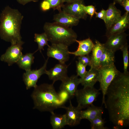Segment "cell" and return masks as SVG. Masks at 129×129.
<instances>
[{
  "instance_id": "obj_11",
  "label": "cell",
  "mask_w": 129,
  "mask_h": 129,
  "mask_svg": "<svg viewBox=\"0 0 129 129\" xmlns=\"http://www.w3.org/2000/svg\"><path fill=\"white\" fill-rule=\"evenodd\" d=\"M83 0L75 1L66 3L64 5L62 10L66 13L70 15L79 19L86 20L87 15L84 10Z\"/></svg>"
},
{
  "instance_id": "obj_8",
  "label": "cell",
  "mask_w": 129,
  "mask_h": 129,
  "mask_svg": "<svg viewBox=\"0 0 129 129\" xmlns=\"http://www.w3.org/2000/svg\"><path fill=\"white\" fill-rule=\"evenodd\" d=\"M45 61L43 66L39 69L31 70L26 71L23 75V80L26 86L27 89L37 86V83L38 79L43 75L45 74L48 59Z\"/></svg>"
},
{
  "instance_id": "obj_23",
  "label": "cell",
  "mask_w": 129,
  "mask_h": 129,
  "mask_svg": "<svg viewBox=\"0 0 129 129\" xmlns=\"http://www.w3.org/2000/svg\"><path fill=\"white\" fill-rule=\"evenodd\" d=\"M34 53L22 54L16 63L19 67L26 71L31 70L32 65L34 62V57L33 55Z\"/></svg>"
},
{
  "instance_id": "obj_31",
  "label": "cell",
  "mask_w": 129,
  "mask_h": 129,
  "mask_svg": "<svg viewBox=\"0 0 129 129\" xmlns=\"http://www.w3.org/2000/svg\"><path fill=\"white\" fill-rule=\"evenodd\" d=\"M83 8L86 13L90 16L91 18L93 16L96 11L95 6L92 5L86 6L84 5H83Z\"/></svg>"
},
{
  "instance_id": "obj_25",
  "label": "cell",
  "mask_w": 129,
  "mask_h": 129,
  "mask_svg": "<svg viewBox=\"0 0 129 129\" xmlns=\"http://www.w3.org/2000/svg\"><path fill=\"white\" fill-rule=\"evenodd\" d=\"M34 38L35 42L37 43L38 45V49L35 53L38 50L41 53L42 50H44L43 48L45 46H49L48 43V39L44 32L40 34L35 33Z\"/></svg>"
},
{
  "instance_id": "obj_16",
  "label": "cell",
  "mask_w": 129,
  "mask_h": 129,
  "mask_svg": "<svg viewBox=\"0 0 129 129\" xmlns=\"http://www.w3.org/2000/svg\"><path fill=\"white\" fill-rule=\"evenodd\" d=\"M115 4L114 2L110 4L106 10L105 23L106 29L117 21L122 16L121 11L116 7Z\"/></svg>"
},
{
  "instance_id": "obj_24",
  "label": "cell",
  "mask_w": 129,
  "mask_h": 129,
  "mask_svg": "<svg viewBox=\"0 0 129 129\" xmlns=\"http://www.w3.org/2000/svg\"><path fill=\"white\" fill-rule=\"evenodd\" d=\"M115 60V53L105 48L99 59V68L114 63Z\"/></svg>"
},
{
  "instance_id": "obj_34",
  "label": "cell",
  "mask_w": 129,
  "mask_h": 129,
  "mask_svg": "<svg viewBox=\"0 0 129 129\" xmlns=\"http://www.w3.org/2000/svg\"><path fill=\"white\" fill-rule=\"evenodd\" d=\"M121 5L124 7L126 12L129 13V0H123Z\"/></svg>"
},
{
  "instance_id": "obj_15",
  "label": "cell",
  "mask_w": 129,
  "mask_h": 129,
  "mask_svg": "<svg viewBox=\"0 0 129 129\" xmlns=\"http://www.w3.org/2000/svg\"><path fill=\"white\" fill-rule=\"evenodd\" d=\"M66 110L65 114L67 125L74 126L79 124L81 118L80 112L81 110L77 107L74 106L70 100V105L68 107L65 106L63 108Z\"/></svg>"
},
{
  "instance_id": "obj_18",
  "label": "cell",
  "mask_w": 129,
  "mask_h": 129,
  "mask_svg": "<svg viewBox=\"0 0 129 129\" xmlns=\"http://www.w3.org/2000/svg\"><path fill=\"white\" fill-rule=\"evenodd\" d=\"M99 79L98 68L92 67L87 71L84 77L81 78V84L84 87H94L96 83L99 82Z\"/></svg>"
},
{
  "instance_id": "obj_37",
  "label": "cell",
  "mask_w": 129,
  "mask_h": 129,
  "mask_svg": "<svg viewBox=\"0 0 129 129\" xmlns=\"http://www.w3.org/2000/svg\"><path fill=\"white\" fill-rule=\"evenodd\" d=\"M64 3L65 2L66 3H68L72 2L75 1L79 0H62Z\"/></svg>"
},
{
  "instance_id": "obj_20",
  "label": "cell",
  "mask_w": 129,
  "mask_h": 129,
  "mask_svg": "<svg viewBox=\"0 0 129 129\" xmlns=\"http://www.w3.org/2000/svg\"><path fill=\"white\" fill-rule=\"evenodd\" d=\"M86 108L85 110L81 111V119H86L90 122L97 117L102 116L103 113L102 108L96 106L93 104Z\"/></svg>"
},
{
  "instance_id": "obj_36",
  "label": "cell",
  "mask_w": 129,
  "mask_h": 129,
  "mask_svg": "<svg viewBox=\"0 0 129 129\" xmlns=\"http://www.w3.org/2000/svg\"><path fill=\"white\" fill-rule=\"evenodd\" d=\"M114 0V2L116 3H118L121 5L123 0Z\"/></svg>"
},
{
  "instance_id": "obj_26",
  "label": "cell",
  "mask_w": 129,
  "mask_h": 129,
  "mask_svg": "<svg viewBox=\"0 0 129 129\" xmlns=\"http://www.w3.org/2000/svg\"><path fill=\"white\" fill-rule=\"evenodd\" d=\"M90 122L91 129H109L104 126L105 122L102 118V116L97 117Z\"/></svg>"
},
{
  "instance_id": "obj_9",
  "label": "cell",
  "mask_w": 129,
  "mask_h": 129,
  "mask_svg": "<svg viewBox=\"0 0 129 129\" xmlns=\"http://www.w3.org/2000/svg\"><path fill=\"white\" fill-rule=\"evenodd\" d=\"M24 43L22 41L15 44L11 45L8 48L5 53L1 56V60L7 62L9 66L16 63L22 54V46Z\"/></svg>"
},
{
  "instance_id": "obj_28",
  "label": "cell",
  "mask_w": 129,
  "mask_h": 129,
  "mask_svg": "<svg viewBox=\"0 0 129 129\" xmlns=\"http://www.w3.org/2000/svg\"><path fill=\"white\" fill-rule=\"evenodd\" d=\"M48 2L49 3L51 8L54 10H58L60 11L62 10L64 5V2L62 0H44Z\"/></svg>"
},
{
  "instance_id": "obj_10",
  "label": "cell",
  "mask_w": 129,
  "mask_h": 129,
  "mask_svg": "<svg viewBox=\"0 0 129 129\" xmlns=\"http://www.w3.org/2000/svg\"><path fill=\"white\" fill-rule=\"evenodd\" d=\"M128 35L125 32L113 35L107 38L104 43L105 48L115 53L128 44Z\"/></svg>"
},
{
  "instance_id": "obj_21",
  "label": "cell",
  "mask_w": 129,
  "mask_h": 129,
  "mask_svg": "<svg viewBox=\"0 0 129 129\" xmlns=\"http://www.w3.org/2000/svg\"><path fill=\"white\" fill-rule=\"evenodd\" d=\"M105 48L104 44L96 40L95 44L91 51V55L93 66L97 68H99V59Z\"/></svg>"
},
{
  "instance_id": "obj_13",
  "label": "cell",
  "mask_w": 129,
  "mask_h": 129,
  "mask_svg": "<svg viewBox=\"0 0 129 129\" xmlns=\"http://www.w3.org/2000/svg\"><path fill=\"white\" fill-rule=\"evenodd\" d=\"M129 27V13L125 12L121 18L108 29L105 36L107 38L118 33L124 32Z\"/></svg>"
},
{
  "instance_id": "obj_1",
  "label": "cell",
  "mask_w": 129,
  "mask_h": 129,
  "mask_svg": "<svg viewBox=\"0 0 129 129\" xmlns=\"http://www.w3.org/2000/svg\"><path fill=\"white\" fill-rule=\"evenodd\" d=\"M105 108L115 129L129 124V73L119 72L107 91Z\"/></svg>"
},
{
  "instance_id": "obj_7",
  "label": "cell",
  "mask_w": 129,
  "mask_h": 129,
  "mask_svg": "<svg viewBox=\"0 0 129 129\" xmlns=\"http://www.w3.org/2000/svg\"><path fill=\"white\" fill-rule=\"evenodd\" d=\"M68 46L61 44H52L48 47L47 55L57 60L59 63L65 64L69 58Z\"/></svg>"
},
{
  "instance_id": "obj_14",
  "label": "cell",
  "mask_w": 129,
  "mask_h": 129,
  "mask_svg": "<svg viewBox=\"0 0 129 129\" xmlns=\"http://www.w3.org/2000/svg\"><path fill=\"white\" fill-rule=\"evenodd\" d=\"M68 65L65 63H59L48 70H46L45 74L49 79L52 81L54 84L56 81H63L68 76L67 75Z\"/></svg>"
},
{
  "instance_id": "obj_32",
  "label": "cell",
  "mask_w": 129,
  "mask_h": 129,
  "mask_svg": "<svg viewBox=\"0 0 129 129\" xmlns=\"http://www.w3.org/2000/svg\"><path fill=\"white\" fill-rule=\"evenodd\" d=\"M106 13V10L103 9L99 12H97L96 11L95 13V17L102 20L105 22Z\"/></svg>"
},
{
  "instance_id": "obj_17",
  "label": "cell",
  "mask_w": 129,
  "mask_h": 129,
  "mask_svg": "<svg viewBox=\"0 0 129 129\" xmlns=\"http://www.w3.org/2000/svg\"><path fill=\"white\" fill-rule=\"evenodd\" d=\"M79 20L70 15L64 13L62 10L55 15L53 17L54 22L69 27L77 25L79 23Z\"/></svg>"
},
{
  "instance_id": "obj_2",
  "label": "cell",
  "mask_w": 129,
  "mask_h": 129,
  "mask_svg": "<svg viewBox=\"0 0 129 129\" xmlns=\"http://www.w3.org/2000/svg\"><path fill=\"white\" fill-rule=\"evenodd\" d=\"M54 84L43 83L34 88L31 96L34 104L33 109L41 112L50 113L59 108H64L69 98L65 93L56 91Z\"/></svg>"
},
{
  "instance_id": "obj_30",
  "label": "cell",
  "mask_w": 129,
  "mask_h": 129,
  "mask_svg": "<svg viewBox=\"0 0 129 129\" xmlns=\"http://www.w3.org/2000/svg\"><path fill=\"white\" fill-rule=\"evenodd\" d=\"M78 61L86 66L90 67L93 66V63L91 56L89 54L78 56Z\"/></svg>"
},
{
  "instance_id": "obj_29",
  "label": "cell",
  "mask_w": 129,
  "mask_h": 129,
  "mask_svg": "<svg viewBox=\"0 0 129 129\" xmlns=\"http://www.w3.org/2000/svg\"><path fill=\"white\" fill-rule=\"evenodd\" d=\"M77 75L80 76L81 79L84 76L87 71L86 70V65L83 64L78 61L76 62Z\"/></svg>"
},
{
  "instance_id": "obj_22",
  "label": "cell",
  "mask_w": 129,
  "mask_h": 129,
  "mask_svg": "<svg viewBox=\"0 0 129 129\" xmlns=\"http://www.w3.org/2000/svg\"><path fill=\"white\" fill-rule=\"evenodd\" d=\"M51 113L50 123L53 129H61L67 125L65 114H57L54 112Z\"/></svg>"
},
{
  "instance_id": "obj_3",
  "label": "cell",
  "mask_w": 129,
  "mask_h": 129,
  "mask_svg": "<svg viewBox=\"0 0 129 129\" xmlns=\"http://www.w3.org/2000/svg\"><path fill=\"white\" fill-rule=\"evenodd\" d=\"M23 16L17 9L6 7L0 17V36L11 45L22 41L20 30Z\"/></svg>"
},
{
  "instance_id": "obj_19",
  "label": "cell",
  "mask_w": 129,
  "mask_h": 129,
  "mask_svg": "<svg viewBox=\"0 0 129 129\" xmlns=\"http://www.w3.org/2000/svg\"><path fill=\"white\" fill-rule=\"evenodd\" d=\"M76 42L78 44L76 50L73 52H69L70 54L75 56L89 54L91 51L94 44L89 38L81 40H76Z\"/></svg>"
},
{
  "instance_id": "obj_33",
  "label": "cell",
  "mask_w": 129,
  "mask_h": 129,
  "mask_svg": "<svg viewBox=\"0 0 129 129\" xmlns=\"http://www.w3.org/2000/svg\"><path fill=\"white\" fill-rule=\"evenodd\" d=\"M40 7L41 10L43 11H48L51 8L49 3L47 1L44 0L41 3Z\"/></svg>"
},
{
  "instance_id": "obj_27",
  "label": "cell",
  "mask_w": 129,
  "mask_h": 129,
  "mask_svg": "<svg viewBox=\"0 0 129 129\" xmlns=\"http://www.w3.org/2000/svg\"><path fill=\"white\" fill-rule=\"evenodd\" d=\"M128 48V45L127 44L120 49L122 51L123 54L124 64V73L126 74L129 73L128 70L129 65V53Z\"/></svg>"
},
{
  "instance_id": "obj_6",
  "label": "cell",
  "mask_w": 129,
  "mask_h": 129,
  "mask_svg": "<svg viewBox=\"0 0 129 129\" xmlns=\"http://www.w3.org/2000/svg\"><path fill=\"white\" fill-rule=\"evenodd\" d=\"M99 91L94 87H84L77 90L75 95L78 104L77 107L82 110L93 104L100 94Z\"/></svg>"
},
{
  "instance_id": "obj_12",
  "label": "cell",
  "mask_w": 129,
  "mask_h": 129,
  "mask_svg": "<svg viewBox=\"0 0 129 129\" xmlns=\"http://www.w3.org/2000/svg\"><path fill=\"white\" fill-rule=\"evenodd\" d=\"M81 79L77 75L68 77L62 81L59 87L60 91L66 93L70 99L75 96L78 85L81 84Z\"/></svg>"
},
{
  "instance_id": "obj_35",
  "label": "cell",
  "mask_w": 129,
  "mask_h": 129,
  "mask_svg": "<svg viewBox=\"0 0 129 129\" xmlns=\"http://www.w3.org/2000/svg\"><path fill=\"white\" fill-rule=\"evenodd\" d=\"M20 4L24 5L27 3L31 2H37L38 0H16Z\"/></svg>"
},
{
  "instance_id": "obj_5",
  "label": "cell",
  "mask_w": 129,
  "mask_h": 129,
  "mask_svg": "<svg viewBox=\"0 0 129 129\" xmlns=\"http://www.w3.org/2000/svg\"><path fill=\"white\" fill-rule=\"evenodd\" d=\"M100 88L102 95V104H105V97L108 88L119 71L117 69L114 63L98 68Z\"/></svg>"
},
{
  "instance_id": "obj_4",
  "label": "cell",
  "mask_w": 129,
  "mask_h": 129,
  "mask_svg": "<svg viewBox=\"0 0 129 129\" xmlns=\"http://www.w3.org/2000/svg\"><path fill=\"white\" fill-rule=\"evenodd\" d=\"M43 28L51 44H61L68 47L77 40V34L70 27L54 22H46Z\"/></svg>"
}]
</instances>
